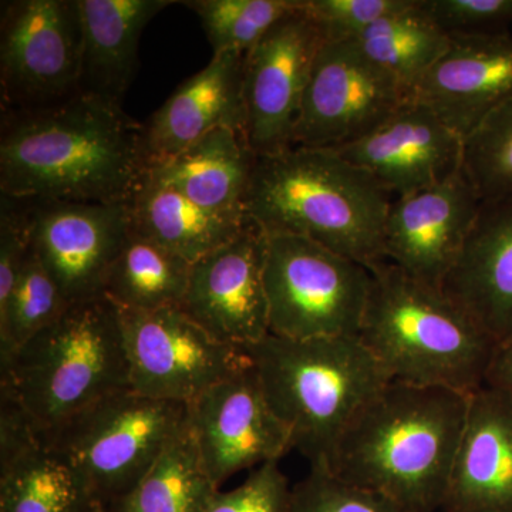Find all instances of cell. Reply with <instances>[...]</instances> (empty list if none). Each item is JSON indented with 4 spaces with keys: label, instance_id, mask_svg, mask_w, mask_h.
<instances>
[{
    "label": "cell",
    "instance_id": "cell-16",
    "mask_svg": "<svg viewBox=\"0 0 512 512\" xmlns=\"http://www.w3.org/2000/svg\"><path fill=\"white\" fill-rule=\"evenodd\" d=\"M481 202L463 168L443 183L394 198L384 222V259L441 288L463 252Z\"/></svg>",
    "mask_w": 512,
    "mask_h": 512
},
{
    "label": "cell",
    "instance_id": "cell-17",
    "mask_svg": "<svg viewBox=\"0 0 512 512\" xmlns=\"http://www.w3.org/2000/svg\"><path fill=\"white\" fill-rule=\"evenodd\" d=\"M333 151L375 178L392 200L443 183L463 165V138L413 99Z\"/></svg>",
    "mask_w": 512,
    "mask_h": 512
},
{
    "label": "cell",
    "instance_id": "cell-28",
    "mask_svg": "<svg viewBox=\"0 0 512 512\" xmlns=\"http://www.w3.org/2000/svg\"><path fill=\"white\" fill-rule=\"evenodd\" d=\"M220 487L208 476L194 434L183 429L164 448L140 483L106 512H205Z\"/></svg>",
    "mask_w": 512,
    "mask_h": 512
},
{
    "label": "cell",
    "instance_id": "cell-37",
    "mask_svg": "<svg viewBox=\"0 0 512 512\" xmlns=\"http://www.w3.org/2000/svg\"><path fill=\"white\" fill-rule=\"evenodd\" d=\"M94 512H106L103 507H101L100 504L96 505V508H94Z\"/></svg>",
    "mask_w": 512,
    "mask_h": 512
},
{
    "label": "cell",
    "instance_id": "cell-10",
    "mask_svg": "<svg viewBox=\"0 0 512 512\" xmlns=\"http://www.w3.org/2000/svg\"><path fill=\"white\" fill-rule=\"evenodd\" d=\"M119 315L130 389L143 396L188 404L252 366L247 350L212 338L180 306Z\"/></svg>",
    "mask_w": 512,
    "mask_h": 512
},
{
    "label": "cell",
    "instance_id": "cell-25",
    "mask_svg": "<svg viewBox=\"0 0 512 512\" xmlns=\"http://www.w3.org/2000/svg\"><path fill=\"white\" fill-rule=\"evenodd\" d=\"M131 232L192 262L227 244L248 225L207 210L148 171L128 201Z\"/></svg>",
    "mask_w": 512,
    "mask_h": 512
},
{
    "label": "cell",
    "instance_id": "cell-12",
    "mask_svg": "<svg viewBox=\"0 0 512 512\" xmlns=\"http://www.w3.org/2000/svg\"><path fill=\"white\" fill-rule=\"evenodd\" d=\"M410 100L352 40H328L303 96L293 147L338 150L365 136Z\"/></svg>",
    "mask_w": 512,
    "mask_h": 512
},
{
    "label": "cell",
    "instance_id": "cell-11",
    "mask_svg": "<svg viewBox=\"0 0 512 512\" xmlns=\"http://www.w3.org/2000/svg\"><path fill=\"white\" fill-rule=\"evenodd\" d=\"M325 33L302 8L286 15L245 53L244 134L256 157L293 147L303 96Z\"/></svg>",
    "mask_w": 512,
    "mask_h": 512
},
{
    "label": "cell",
    "instance_id": "cell-1",
    "mask_svg": "<svg viewBox=\"0 0 512 512\" xmlns=\"http://www.w3.org/2000/svg\"><path fill=\"white\" fill-rule=\"evenodd\" d=\"M147 173L144 124L119 101L80 92L50 106L2 110V195L128 202Z\"/></svg>",
    "mask_w": 512,
    "mask_h": 512
},
{
    "label": "cell",
    "instance_id": "cell-3",
    "mask_svg": "<svg viewBox=\"0 0 512 512\" xmlns=\"http://www.w3.org/2000/svg\"><path fill=\"white\" fill-rule=\"evenodd\" d=\"M390 202L375 178L336 151L292 147L256 158L245 211L268 237L306 238L370 268L386 261Z\"/></svg>",
    "mask_w": 512,
    "mask_h": 512
},
{
    "label": "cell",
    "instance_id": "cell-15",
    "mask_svg": "<svg viewBox=\"0 0 512 512\" xmlns=\"http://www.w3.org/2000/svg\"><path fill=\"white\" fill-rule=\"evenodd\" d=\"M32 202V248L67 303L103 296L111 266L131 235L128 202Z\"/></svg>",
    "mask_w": 512,
    "mask_h": 512
},
{
    "label": "cell",
    "instance_id": "cell-26",
    "mask_svg": "<svg viewBox=\"0 0 512 512\" xmlns=\"http://www.w3.org/2000/svg\"><path fill=\"white\" fill-rule=\"evenodd\" d=\"M412 99L414 89L450 47L451 36L429 18L420 0L350 39Z\"/></svg>",
    "mask_w": 512,
    "mask_h": 512
},
{
    "label": "cell",
    "instance_id": "cell-6",
    "mask_svg": "<svg viewBox=\"0 0 512 512\" xmlns=\"http://www.w3.org/2000/svg\"><path fill=\"white\" fill-rule=\"evenodd\" d=\"M126 389L119 309L104 296L70 305L0 369V392L22 407L42 436Z\"/></svg>",
    "mask_w": 512,
    "mask_h": 512
},
{
    "label": "cell",
    "instance_id": "cell-8",
    "mask_svg": "<svg viewBox=\"0 0 512 512\" xmlns=\"http://www.w3.org/2000/svg\"><path fill=\"white\" fill-rule=\"evenodd\" d=\"M369 268L291 235L268 237L269 333L288 339L357 336L369 298Z\"/></svg>",
    "mask_w": 512,
    "mask_h": 512
},
{
    "label": "cell",
    "instance_id": "cell-30",
    "mask_svg": "<svg viewBox=\"0 0 512 512\" xmlns=\"http://www.w3.org/2000/svg\"><path fill=\"white\" fill-rule=\"evenodd\" d=\"M201 20L214 55L247 53L299 0H188L181 2Z\"/></svg>",
    "mask_w": 512,
    "mask_h": 512
},
{
    "label": "cell",
    "instance_id": "cell-21",
    "mask_svg": "<svg viewBox=\"0 0 512 512\" xmlns=\"http://www.w3.org/2000/svg\"><path fill=\"white\" fill-rule=\"evenodd\" d=\"M244 62L245 53L212 56L150 117L144 124L148 170L173 160L215 128L244 133Z\"/></svg>",
    "mask_w": 512,
    "mask_h": 512
},
{
    "label": "cell",
    "instance_id": "cell-14",
    "mask_svg": "<svg viewBox=\"0 0 512 512\" xmlns=\"http://www.w3.org/2000/svg\"><path fill=\"white\" fill-rule=\"evenodd\" d=\"M187 421L202 466L218 487L239 471L279 461L293 450L254 365L188 403Z\"/></svg>",
    "mask_w": 512,
    "mask_h": 512
},
{
    "label": "cell",
    "instance_id": "cell-18",
    "mask_svg": "<svg viewBox=\"0 0 512 512\" xmlns=\"http://www.w3.org/2000/svg\"><path fill=\"white\" fill-rule=\"evenodd\" d=\"M413 100L466 138L512 99V35L451 36L450 47L414 89Z\"/></svg>",
    "mask_w": 512,
    "mask_h": 512
},
{
    "label": "cell",
    "instance_id": "cell-5",
    "mask_svg": "<svg viewBox=\"0 0 512 512\" xmlns=\"http://www.w3.org/2000/svg\"><path fill=\"white\" fill-rule=\"evenodd\" d=\"M266 400L311 467H328L350 421L389 377L359 336L288 339L245 348Z\"/></svg>",
    "mask_w": 512,
    "mask_h": 512
},
{
    "label": "cell",
    "instance_id": "cell-29",
    "mask_svg": "<svg viewBox=\"0 0 512 512\" xmlns=\"http://www.w3.org/2000/svg\"><path fill=\"white\" fill-rule=\"evenodd\" d=\"M69 306L35 249L30 248L15 291L0 311V369Z\"/></svg>",
    "mask_w": 512,
    "mask_h": 512
},
{
    "label": "cell",
    "instance_id": "cell-19",
    "mask_svg": "<svg viewBox=\"0 0 512 512\" xmlns=\"http://www.w3.org/2000/svg\"><path fill=\"white\" fill-rule=\"evenodd\" d=\"M443 510L512 512L511 392L484 384L470 394Z\"/></svg>",
    "mask_w": 512,
    "mask_h": 512
},
{
    "label": "cell",
    "instance_id": "cell-13",
    "mask_svg": "<svg viewBox=\"0 0 512 512\" xmlns=\"http://www.w3.org/2000/svg\"><path fill=\"white\" fill-rule=\"evenodd\" d=\"M268 235L249 220L227 244L192 262L180 308L212 338L249 348L269 335Z\"/></svg>",
    "mask_w": 512,
    "mask_h": 512
},
{
    "label": "cell",
    "instance_id": "cell-31",
    "mask_svg": "<svg viewBox=\"0 0 512 512\" xmlns=\"http://www.w3.org/2000/svg\"><path fill=\"white\" fill-rule=\"evenodd\" d=\"M461 168L481 200L512 195V99L464 138Z\"/></svg>",
    "mask_w": 512,
    "mask_h": 512
},
{
    "label": "cell",
    "instance_id": "cell-2",
    "mask_svg": "<svg viewBox=\"0 0 512 512\" xmlns=\"http://www.w3.org/2000/svg\"><path fill=\"white\" fill-rule=\"evenodd\" d=\"M470 394L387 383L350 421L326 468L406 512L443 508Z\"/></svg>",
    "mask_w": 512,
    "mask_h": 512
},
{
    "label": "cell",
    "instance_id": "cell-32",
    "mask_svg": "<svg viewBox=\"0 0 512 512\" xmlns=\"http://www.w3.org/2000/svg\"><path fill=\"white\" fill-rule=\"evenodd\" d=\"M289 512H406L390 498L342 480L326 467H311L292 488Z\"/></svg>",
    "mask_w": 512,
    "mask_h": 512
},
{
    "label": "cell",
    "instance_id": "cell-27",
    "mask_svg": "<svg viewBox=\"0 0 512 512\" xmlns=\"http://www.w3.org/2000/svg\"><path fill=\"white\" fill-rule=\"evenodd\" d=\"M191 265L171 249L131 232L107 275L103 296L124 311L180 306Z\"/></svg>",
    "mask_w": 512,
    "mask_h": 512
},
{
    "label": "cell",
    "instance_id": "cell-35",
    "mask_svg": "<svg viewBox=\"0 0 512 512\" xmlns=\"http://www.w3.org/2000/svg\"><path fill=\"white\" fill-rule=\"evenodd\" d=\"M429 18L448 35L501 32L512 23V0H420Z\"/></svg>",
    "mask_w": 512,
    "mask_h": 512
},
{
    "label": "cell",
    "instance_id": "cell-4",
    "mask_svg": "<svg viewBox=\"0 0 512 512\" xmlns=\"http://www.w3.org/2000/svg\"><path fill=\"white\" fill-rule=\"evenodd\" d=\"M359 339L390 382L473 393L483 387L498 342L437 286L390 261L370 266Z\"/></svg>",
    "mask_w": 512,
    "mask_h": 512
},
{
    "label": "cell",
    "instance_id": "cell-20",
    "mask_svg": "<svg viewBox=\"0 0 512 512\" xmlns=\"http://www.w3.org/2000/svg\"><path fill=\"white\" fill-rule=\"evenodd\" d=\"M72 467L0 392V512H94Z\"/></svg>",
    "mask_w": 512,
    "mask_h": 512
},
{
    "label": "cell",
    "instance_id": "cell-9",
    "mask_svg": "<svg viewBox=\"0 0 512 512\" xmlns=\"http://www.w3.org/2000/svg\"><path fill=\"white\" fill-rule=\"evenodd\" d=\"M82 49L77 0L2 2V110L36 109L79 94Z\"/></svg>",
    "mask_w": 512,
    "mask_h": 512
},
{
    "label": "cell",
    "instance_id": "cell-24",
    "mask_svg": "<svg viewBox=\"0 0 512 512\" xmlns=\"http://www.w3.org/2000/svg\"><path fill=\"white\" fill-rule=\"evenodd\" d=\"M256 158L244 133L224 126L148 171L201 207L244 220L248 218L245 205Z\"/></svg>",
    "mask_w": 512,
    "mask_h": 512
},
{
    "label": "cell",
    "instance_id": "cell-34",
    "mask_svg": "<svg viewBox=\"0 0 512 512\" xmlns=\"http://www.w3.org/2000/svg\"><path fill=\"white\" fill-rule=\"evenodd\" d=\"M291 500L292 488L279 461H269L234 490L218 491L205 512H289Z\"/></svg>",
    "mask_w": 512,
    "mask_h": 512
},
{
    "label": "cell",
    "instance_id": "cell-33",
    "mask_svg": "<svg viewBox=\"0 0 512 512\" xmlns=\"http://www.w3.org/2000/svg\"><path fill=\"white\" fill-rule=\"evenodd\" d=\"M412 3L413 0H302V8L322 28L326 39L350 40Z\"/></svg>",
    "mask_w": 512,
    "mask_h": 512
},
{
    "label": "cell",
    "instance_id": "cell-23",
    "mask_svg": "<svg viewBox=\"0 0 512 512\" xmlns=\"http://www.w3.org/2000/svg\"><path fill=\"white\" fill-rule=\"evenodd\" d=\"M175 0H77L82 23L80 92L119 101L138 67L144 29Z\"/></svg>",
    "mask_w": 512,
    "mask_h": 512
},
{
    "label": "cell",
    "instance_id": "cell-7",
    "mask_svg": "<svg viewBox=\"0 0 512 512\" xmlns=\"http://www.w3.org/2000/svg\"><path fill=\"white\" fill-rule=\"evenodd\" d=\"M187 404L126 389L43 436L101 507L130 493L183 429Z\"/></svg>",
    "mask_w": 512,
    "mask_h": 512
},
{
    "label": "cell",
    "instance_id": "cell-22",
    "mask_svg": "<svg viewBox=\"0 0 512 512\" xmlns=\"http://www.w3.org/2000/svg\"><path fill=\"white\" fill-rule=\"evenodd\" d=\"M498 343L512 332V195L484 200L441 286Z\"/></svg>",
    "mask_w": 512,
    "mask_h": 512
},
{
    "label": "cell",
    "instance_id": "cell-36",
    "mask_svg": "<svg viewBox=\"0 0 512 512\" xmlns=\"http://www.w3.org/2000/svg\"><path fill=\"white\" fill-rule=\"evenodd\" d=\"M485 384L512 393V332L495 348Z\"/></svg>",
    "mask_w": 512,
    "mask_h": 512
}]
</instances>
